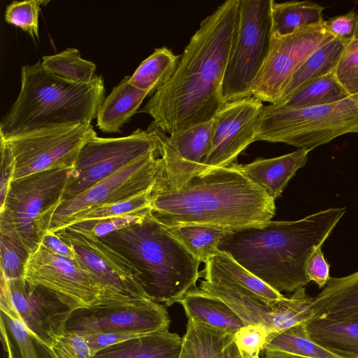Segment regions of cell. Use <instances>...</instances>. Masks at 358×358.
<instances>
[{
    "label": "cell",
    "mask_w": 358,
    "mask_h": 358,
    "mask_svg": "<svg viewBox=\"0 0 358 358\" xmlns=\"http://www.w3.org/2000/svg\"><path fill=\"white\" fill-rule=\"evenodd\" d=\"M312 318L358 322V271L331 278L313 303Z\"/></svg>",
    "instance_id": "obj_20"
},
{
    "label": "cell",
    "mask_w": 358,
    "mask_h": 358,
    "mask_svg": "<svg viewBox=\"0 0 358 358\" xmlns=\"http://www.w3.org/2000/svg\"><path fill=\"white\" fill-rule=\"evenodd\" d=\"M151 192L152 190L127 201L98 206L80 213L70 219L62 229L77 222L122 217L149 208Z\"/></svg>",
    "instance_id": "obj_36"
},
{
    "label": "cell",
    "mask_w": 358,
    "mask_h": 358,
    "mask_svg": "<svg viewBox=\"0 0 358 358\" xmlns=\"http://www.w3.org/2000/svg\"><path fill=\"white\" fill-rule=\"evenodd\" d=\"M1 147V181L0 206L3 204L12 180L15 163L3 138L0 136Z\"/></svg>",
    "instance_id": "obj_46"
},
{
    "label": "cell",
    "mask_w": 358,
    "mask_h": 358,
    "mask_svg": "<svg viewBox=\"0 0 358 358\" xmlns=\"http://www.w3.org/2000/svg\"><path fill=\"white\" fill-rule=\"evenodd\" d=\"M39 245L55 254L76 261V255L73 246L62 241L55 232L48 231Z\"/></svg>",
    "instance_id": "obj_47"
},
{
    "label": "cell",
    "mask_w": 358,
    "mask_h": 358,
    "mask_svg": "<svg viewBox=\"0 0 358 358\" xmlns=\"http://www.w3.org/2000/svg\"><path fill=\"white\" fill-rule=\"evenodd\" d=\"M165 306L150 299L101 301L73 310L65 332L148 334L169 329Z\"/></svg>",
    "instance_id": "obj_13"
},
{
    "label": "cell",
    "mask_w": 358,
    "mask_h": 358,
    "mask_svg": "<svg viewBox=\"0 0 358 358\" xmlns=\"http://www.w3.org/2000/svg\"><path fill=\"white\" fill-rule=\"evenodd\" d=\"M150 213V208L122 217L77 222L64 229L101 238L115 231L143 222Z\"/></svg>",
    "instance_id": "obj_37"
},
{
    "label": "cell",
    "mask_w": 358,
    "mask_h": 358,
    "mask_svg": "<svg viewBox=\"0 0 358 358\" xmlns=\"http://www.w3.org/2000/svg\"><path fill=\"white\" fill-rule=\"evenodd\" d=\"M327 31L334 37L345 41L358 36V13L351 10L345 14L324 21Z\"/></svg>",
    "instance_id": "obj_43"
},
{
    "label": "cell",
    "mask_w": 358,
    "mask_h": 358,
    "mask_svg": "<svg viewBox=\"0 0 358 358\" xmlns=\"http://www.w3.org/2000/svg\"><path fill=\"white\" fill-rule=\"evenodd\" d=\"M347 43L334 38L312 53L292 76L277 103L309 81L334 71Z\"/></svg>",
    "instance_id": "obj_28"
},
{
    "label": "cell",
    "mask_w": 358,
    "mask_h": 358,
    "mask_svg": "<svg viewBox=\"0 0 358 358\" xmlns=\"http://www.w3.org/2000/svg\"><path fill=\"white\" fill-rule=\"evenodd\" d=\"M23 278L48 289L73 310L105 298L103 289L76 261L55 254L41 245L29 255Z\"/></svg>",
    "instance_id": "obj_14"
},
{
    "label": "cell",
    "mask_w": 358,
    "mask_h": 358,
    "mask_svg": "<svg viewBox=\"0 0 358 358\" xmlns=\"http://www.w3.org/2000/svg\"><path fill=\"white\" fill-rule=\"evenodd\" d=\"M205 265L203 271L227 280L268 303L284 297L224 252L217 250L208 258Z\"/></svg>",
    "instance_id": "obj_27"
},
{
    "label": "cell",
    "mask_w": 358,
    "mask_h": 358,
    "mask_svg": "<svg viewBox=\"0 0 358 358\" xmlns=\"http://www.w3.org/2000/svg\"><path fill=\"white\" fill-rule=\"evenodd\" d=\"M310 152L304 148L297 149L280 157L258 158L249 164L237 166L250 181L275 200L296 171L306 164Z\"/></svg>",
    "instance_id": "obj_18"
},
{
    "label": "cell",
    "mask_w": 358,
    "mask_h": 358,
    "mask_svg": "<svg viewBox=\"0 0 358 358\" xmlns=\"http://www.w3.org/2000/svg\"><path fill=\"white\" fill-rule=\"evenodd\" d=\"M324 22L278 36L271 34L268 54L250 87L252 96L275 103L292 76L316 50L334 38Z\"/></svg>",
    "instance_id": "obj_12"
},
{
    "label": "cell",
    "mask_w": 358,
    "mask_h": 358,
    "mask_svg": "<svg viewBox=\"0 0 358 358\" xmlns=\"http://www.w3.org/2000/svg\"><path fill=\"white\" fill-rule=\"evenodd\" d=\"M347 134H358V94L306 108L264 106L255 141L282 143L310 151Z\"/></svg>",
    "instance_id": "obj_6"
},
{
    "label": "cell",
    "mask_w": 358,
    "mask_h": 358,
    "mask_svg": "<svg viewBox=\"0 0 358 358\" xmlns=\"http://www.w3.org/2000/svg\"><path fill=\"white\" fill-rule=\"evenodd\" d=\"M59 358H92L93 353L85 338L76 332H65L52 348Z\"/></svg>",
    "instance_id": "obj_42"
},
{
    "label": "cell",
    "mask_w": 358,
    "mask_h": 358,
    "mask_svg": "<svg viewBox=\"0 0 358 358\" xmlns=\"http://www.w3.org/2000/svg\"><path fill=\"white\" fill-rule=\"evenodd\" d=\"M222 358H244L233 338L227 343L222 351Z\"/></svg>",
    "instance_id": "obj_48"
},
{
    "label": "cell",
    "mask_w": 358,
    "mask_h": 358,
    "mask_svg": "<svg viewBox=\"0 0 358 358\" xmlns=\"http://www.w3.org/2000/svg\"><path fill=\"white\" fill-rule=\"evenodd\" d=\"M125 76L104 99L96 115L97 127L106 133H116L138 110L149 92L129 83Z\"/></svg>",
    "instance_id": "obj_24"
},
{
    "label": "cell",
    "mask_w": 358,
    "mask_h": 358,
    "mask_svg": "<svg viewBox=\"0 0 358 358\" xmlns=\"http://www.w3.org/2000/svg\"><path fill=\"white\" fill-rule=\"evenodd\" d=\"M268 336L262 325H245L233 336V339L244 358H259Z\"/></svg>",
    "instance_id": "obj_41"
},
{
    "label": "cell",
    "mask_w": 358,
    "mask_h": 358,
    "mask_svg": "<svg viewBox=\"0 0 358 358\" xmlns=\"http://www.w3.org/2000/svg\"><path fill=\"white\" fill-rule=\"evenodd\" d=\"M165 227L201 263L204 264L218 250L219 243L230 231L214 226L193 224Z\"/></svg>",
    "instance_id": "obj_32"
},
{
    "label": "cell",
    "mask_w": 358,
    "mask_h": 358,
    "mask_svg": "<svg viewBox=\"0 0 358 358\" xmlns=\"http://www.w3.org/2000/svg\"><path fill=\"white\" fill-rule=\"evenodd\" d=\"M73 169H56L10 182L0 206V232L30 255L49 230L52 215L62 202Z\"/></svg>",
    "instance_id": "obj_7"
},
{
    "label": "cell",
    "mask_w": 358,
    "mask_h": 358,
    "mask_svg": "<svg viewBox=\"0 0 358 358\" xmlns=\"http://www.w3.org/2000/svg\"><path fill=\"white\" fill-rule=\"evenodd\" d=\"M162 169L158 150L150 152L62 201L52 215L48 231H58L70 219L89 210L127 201L152 190Z\"/></svg>",
    "instance_id": "obj_11"
},
{
    "label": "cell",
    "mask_w": 358,
    "mask_h": 358,
    "mask_svg": "<svg viewBox=\"0 0 358 358\" xmlns=\"http://www.w3.org/2000/svg\"><path fill=\"white\" fill-rule=\"evenodd\" d=\"M188 320L209 326L231 335L245 326L241 319L222 300L196 288L179 302Z\"/></svg>",
    "instance_id": "obj_23"
},
{
    "label": "cell",
    "mask_w": 358,
    "mask_h": 358,
    "mask_svg": "<svg viewBox=\"0 0 358 358\" xmlns=\"http://www.w3.org/2000/svg\"><path fill=\"white\" fill-rule=\"evenodd\" d=\"M0 308L1 336L8 358H59L52 348L25 327L3 295Z\"/></svg>",
    "instance_id": "obj_21"
},
{
    "label": "cell",
    "mask_w": 358,
    "mask_h": 358,
    "mask_svg": "<svg viewBox=\"0 0 358 358\" xmlns=\"http://www.w3.org/2000/svg\"><path fill=\"white\" fill-rule=\"evenodd\" d=\"M0 136L14 160V180L50 169H73L83 146L96 133L91 124H80L41 129L9 138Z\"/></svg>",
    "instance_id": "obj_9"
},
{
    "label": "cell",
    "mask_w": 358,
    "mask_h": 358,
    "mask_svg": "<svg viewBox=\"0 0 358 358\" xmlns=\"http://www.w3.org/2000/svg\"><path fill=\"white\" fill-rule=\"evenodd\" d=\"M271 28L270 0H239V25L222 86L226 103L252 96L250 87L268 54Z\"/></svg>",
    "instance_id": "obj_8"
},
{
    "label": "cell",
    "mask_w": 358,
    "mask_h": 358,
    "mask_svg": "<svg viewBox=\"0 0 358 358\" xmlns=\"http://www.w3.org/2000/svg\"><path fill=\"white\" fill-rule=\"evenodd\" d=\"M1 294L25 327L48 345L53 348L65 333L73 310L48 289L23 278L8 280L1 276Z\"/></svg>",
    "instance_id": "obj_15"
},
{
    "label": "cell",
    "mask_w": 358,
    "mask_h": 358,
    "mask_svg": "<svg viewBox=\"0 0 358 358\" xmlns=\"http://www.w3.org/2000/svg\"><path fill=\"white\" fill-rule=\"evenodd\" d=\"M335 73L350 95L358 94V36L346 43L336 66Z\"/></svg>",
    "instance_id": "obj_40"
},
{
    "label": "cell",
    "mask_w": 358,
    "mask_h": 358,
    "mask_svg": "<svg viewBox=\"0 0 358 358\" xmlns=\"http://www.w3.org/2000/svg\"><path fill=\"white\" fill-rule=\"evenodd\" d=\"M330 266L324 258L321 248L316 249L310 257L306 265V275L319 288L324 287L331 279Z\"/></svg>",
    "instance_id": "obj_45"
},
{
    "label": "cell",
    "mask_w": 358,
    "mask_h": 358,
    "mask_svg": "<svg viewBox=\"0 0 358 358\" xmlns=\"http://www.w3.org/2000/svg\"><path fill=\"white\" fill-rule=\"evenodd\" d=\"M158 150L150 129L118 138H92L83 146L66 184L62 201L85 191L152 151Z\"/></svg>",
    "instance_id": "obj_10"
},
{
    "label": "cell",
    "mask_w": 358,
    "mask_h": 358,
    "mask_svg": "<svg viewBox=\"0 0 358 358\" xmlns=\"http://www.w3.org/2000/svg\"><path fill=\"white\" fill-rule=\"evenodd\" d=\"M214 168L169 185L157 178L151 192L152 217L165 227L214 226L229 231L271 220L275 200L238 168Z\"/></svg>",
    "instance_id": "obj_2"
},
{
    "label": "cell",
    "mask_w": 358,
    "mask_h": 358,
    "mask_svg": "<svg viewBox=\"0 0 358 358\" xmlns=\"http://www.w3.org/2000/svg\"><path fill=\"white\" fill-rule=\"evenodd\" d=\"M48 2L49 1L41 0L13 1L6 8L5 20L28 32L33 38L38 39V14L41 6Z\"/></svg>",
    "instance_id": "obj_38"
},
{
    "label": "cell",
    "mask_w": 358,
    "mask_h": 358,
    "mask_svg": "<svg viewBox=\"0 0 358 358\" xmlns=\"http://www.w3.org/2000/svg\"><path fill=\"white\" fill-rule=\"evenodd\" d=\"M180 58L166 47L156 48L130 76L129 83L151 94L170 78Z\"/></svg>",
    "instance_id": "obj_31"
},
{
    "label": "cell",
    "mask_w": 358,
    "mask_h": 358,
    "mask_svg": "<svg viewBox=\"0 0 358 358\" xmlns=\"http://www.w3.org/2000/svg\"><path fill=\"white\" fill-rule=\"evenodd\" d=\"M314 299L315 296L307 294L305 288L301 287L290 297L284 296L273 302L269 313L268 336L310 320L314 315Z\"/></svg>",
    "instance_id": "obj_30"
},
{
    "label": "cell",
    "mask_w": 358,
    "mask_h": 358,
    "mask_svg": "<svg viewBox=\"0 0 358 358\" xmlns=\"http://www.w3.org/2000/svg\"><path fill=\"white\" fill-rule=\"evenodd\" d=\"M99 239L131 265L138 284L153 302L170 306L197 288L200 261L151 213L143 222Z\"/></svg>",
    "instance_id": "obj_4"
},
{
    "label": "cell",
    "mask_w": 358,
    "mask_h": 358,
    "mask_svg": "<svg viewBox=\"0 0 358 358\" xmlns=\"http://www.w3.org/2000/svg\"><path fill=\"white\" fill-rule=\"evenodd\" d=\"M324 7L310 1H289L277 3L270 0L271 34L284 36L324 21Z\"/></svg>",
    "instance_id": "obj_26"
},
{
    "label": "cell",
    "mask_w": 358,
    "mask_h": 358,
    "mask_svg": "<svg viewBox=\"0 0 358 358\" xmlns=\"http://www.w3.org/2000/svg\"><path fill=\"white\" fill-rule=\"evenodd\" d=\"M346 212L331 208L293 221H273L229 231L217 250L274 290L292 292L310 282L306 265Z\"/></svg>",
    "instance_id": "obj_3"
},
{
    "label": "cell",
    "mask_w": 358,
    "mask_h": 358,
    "mask_svg": "<svg viewBox=\"0 0 358 358\" xmlns=\"http://www.w3.org/2000/svg\"><path fill=\"white\" fill-rule=\"evenodd\" d=\"M103 79L87 84L64 80L45 70L41 62L21 68V87L0 123V134L9 138L62 126L90 124L105 97Z\"/></svg>",
    "instance_id": "obj_5"
},
{
    "label": "cell",
    "mask_w": 358,
    "mask_h": 358,
    "mask_svg": "<svg viewBox=\"0 0 358 358\" xmlns=\"http://www.w3.org/2000/svg\"><path fill=\"white\" fill-rule=\"evenodd\" d=\"M183 345L179 358H194L193 350L189 341L183 336Z\"/></svg>",
    "instance_id": "obj_50"
},
{
    "label": "cell",
    "mask_w": 358,
    "mask_h": 358,
    "mask_svg": "<svg viewBox=\"0 0 358 358\" xmlns=\"http://www.w3.org/2000/svg\"><path fill=\"white\" fill-rule=\"evenodd\" d=\"M78 334L85 338L93 355L98 351L110 345L146 334L132 332H87Z\"/></svg>",
    "instance_id": "obj_44"
},
{
    "label": "cell",
    "mask_w": 358,
    "mask_h": 358,
    "mask_svg": "<svg viewBox=\"0 0 358 358\" xmlns=\"http://www.w3.org/2000/svg\"><path fill=\"white\" fill-rule=\"evenodd\" d=\"M213 120L168 136L153 121L148 127L156 137L162 169L158 179L169 185L183 183L203 172L212 136Z\"/></svg>",
    "instance_id": "obj_17"
},
{
    "label": "cell",
    "mask_w": 358,
    "mask_h": 358,
    "mask_svg": "<svg viewBox=\"0 0 358 358\" xmlns=\"http://www.w3.org/2000/svg\"><path fill=\"white\" fill-rule=\"evenodd\" d=\"M183 341V337L164 329L110 345L92 358H179Z\"/></svg>",
    "instance_id": "obj_22"
},
{
    "label": "cell",
    "mask_w": 358,
    "mask_h": 358,
    "mask_svg": "<svg viewBox=\"0 0 358 358\" xmlns=\"http://www.w3.org/2000/svg\"><path fill=\"white\" fill-rule=\"evenodd\" d=\"M239 25V0H227L203 19L170 78L140 112L171 134L208 122L226 103L223 81Z\"/></svg>",
    "instance_id": "obj_1"
},
{
    "label": "cell",
    "mask_w": 358,
    "mask_h": 358,
    "mask_svg": "<svg viewBox=\"0 0 358 358\" xmlns=\"http://www.w3.org/2000/svg\"><path fill=\"white\" fill-rule=\"evenodd\" d=\"M310 338L340 358H358V322L311 318L306 322Z\"/></svg>",
    "instance_id": "obj_25"
},
{
    "label": "cell",
    "mask_w": 358,
    "mask_h": 358,
    "mask_svg": "<svg viewBox=\"0 0 358 358\" xmlns=\"http://www.w3.org/2000/svg\"><path fill=\"white\" fill-rule=\"evenodd\" d=\"M41 64L48 71L72 83L87 84L95 77L96 64L83 59L79 50L74 48L43 56Z\"/></svg>",
    "instance_id": "obj_34"
},
{
    "label": "cell",
    "mask_w": 358,
    "mask_h": 358,
    "mask_svg": "<svg viewBox=\"0 0 358 358\" xmlns=\"http://www.w3.org/2000/svg\"><path fill=\"white\" fill-rule=\"evenodd\" d=\"M263 107V102L254 96L224 104L213 118L210 145L203 172L236 163L240 153L255 141Z\"/></svg>",
    "instance_id": "obj_16"
},
{
    "label": "cell",
    "mask_w": 358,
    "mask_h": 358,
    "mask_svg": "<svg viewBox=\"0 0 358 358\" xmlns=\"http://www.w3.org/2000/svg\"><path fill=\"white\" fill-rule=\"evenodd\" d=\"M349 96L334 70L309 81L277 103L289 108H306L338 102Z\"/></svg>",
    "instance_id": "obj_29"
},
{
    "label": "cell",
    "mask_w": 358,
    "mask_h": 358,
    "mask_svg": "<svg viewBox=\"0 0 358 358\" xmlns=\"http://www.w3.org/2000/svg\"><path fill=\"white\" fill-rule=\"evenodd\" d=\"M1 276L12 280L23 278L29 254L8 236L0 237Z\"/></svg>",
    "instance_id": "obj_39"
},
{
    "label": "cell",
    "mask_w": 358,
    "mask_h": 358,
    "mask_svg": "<svg viewBox=\"0 0 358 358\" xmlns=\"http://www.w3.org/2000/svg\"><path fill=\"white\" fill-rule=\"evenodd\" d=\"M263 350L279 351L310 358H340L310 338L306 322L268 336Z\"/></svg>",
    "instance_id": "obj_33"
},
{
    "label": "cell",
    "mask_w": 358,
    "mask_h": 358,
    "mask_svg": "<svg viewBox=\"0 0 358 358\" xmlns=\"http://www.w3.org/2000/svg\"><path fill=\"white\" fill-rule=\"evenodd\" d=\"M204 278L199 289L224 301L245 325L258 324L268 331L271 303H268L244 288L209 273L201 271Z\"/></svg>",
    "instance_id": "obj_19"
},
{
    "label": "cell",
    "mask_w": 358,
    "mask_h": 358,
    "mask_svg": "<svg viewBox=\"0 0 358 358\" xmlns=\"http://www.w3.org/2000/svg\"><path fill=\"white\" fill-rule=\"evenodd\" d=\"M184 337L189 341L194 358H222L223 349L233 335L188 320Z\"/></svg>",
    "instance_id": "obj_35"
},
{
    "label": "cell",
    "mask_w": 358,
    "mask_h": 358,
    "mask_svg": "<svg viewBox=\"0 0 358 358\" xmlns=\"http://www.w3.org/2000/svg\"><path fill=\"white\" fill-rule=\"evenodd\" d=\"M264 358H310L279 351L263 350Z\"/></svg>",
    "instance_id": "obj_49"
}]
</instances>
